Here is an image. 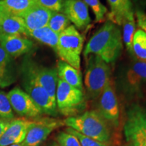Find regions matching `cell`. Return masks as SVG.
<instances>
[{
    "label": "cell",
    "instance_id": "cell-1",
    "mask_svg": "<svg viewBox=\"0 0 146 146\" xmlns=\"http://www.w3.org/2000/svg\"><path fill=\"white\" fill-rule=\"evenodd\" d=\"M123 36L119 26L107 21L89 40L83 56L96 55L108 64L114 62L123 51Z\"/></svg>",
    "mask_w": 146,
    "mask_h": 146
},
{
    "label": "cell",
    "instance_id": "cell-2",
    "mask_svg": "<svg viewBox=\"0 0 146 146\" xmlns=\"http://www.w3.org/2000/svg\"><path fill=\"white\" fill-rule=\"evenodd\" d=\"M64 125L87 137L108 144L111 139L110 125L97 110H89L64 120Z\"/></svg>",
    "mask_w": 146,
    "mask_h": 146
},
{
    "label": "cell",
    "instance_id": "cell-3",
    "mask_svg": "<svg viewBox=\"0 0 146 146\" xmlns=\"http://www.w3.org/2000/svg\"><path fill=\"white\" fill-rule=\"evenodd\" d=\"M85 86L87 96L96 100L111 80V69L109 64L96 55H89L87 58Z\"/></svg>",
    "mask_w": 146,
    "mask_h": 146
},
{
    "label": "cell",
    "instance_id": "cell-4",
    "mask_svg": "<svg viewBox=\"0 0 146 146\" xmlns=\"http://www.w3.org/2000/svg\"><path fill=\"white\" fill-rule=\"evenodd\" d=\"M56 102L58 112L67 118L82 114L87 106L84 91L60 78L56 89Z\"/></svg>",
    "mask_w": 146,
    "mask_h": 146
},
{
    "label": "cell",
    "instance_id": "cell-5",
    "mask_svg": "<svg viewBox=\"0 0 146 146\" xmlns=\"http://www.w3.org/2000/svg\"><path fill=\"white\" fill-rule=\"evenodd\" d=\"M83 43V36L74 25H71L59 35L56 52L61 60L80 70Z\"/></svg>",
    "mask_w": 146,
    "mask_h": 146
},
{
    "label": "cell",
    "instance_id": "cell-6",
    "mask_svg": "<svg viewBox=\"0 0 146 146\" xmlns=\"http://www.w3.org/2000/svg\"><path fill=\"white\" fill-rule=\"evenodd\" d=\"M124 133L129 146H146L145 108L139 104H133L129 108Z\"/></svg>",
    "mask_w": 146,
    "mask_h": 146
},
{
    "label": "cell",
    "instance_id": "cell-7",
    "mask_svg": "<svg viewBox=\"0 0 146 146\" xmlns=\"http://www.w3.org/2000/svg\"><path fill=\"white\" fill-rule=\"evenodd\" d=\"M21 74L22 85L25 91L32 98L43 114L52 117L57 116L58 112L56 102L50 98L24 64H22Z\"/></svg>",
    "mask_w": 146,
    "mask_h": 146
},
{
    "label": "cell",
    "instance_id": "cell-8",
    "mask_svg": "<svg viewBox=\"0 0 146 146\" xmlns=\"http://www.w3.org/2000/svg\"><path fill=\"white\" fill-rule=\"evenodd\" d=\"M64 125V120L54 117H40L31 120L25 141L26 146H41L55 129Z\"/></svg>",
    "mask_w": 146,
    "mask_h": 146
},
{
    "label": "cell",
    "instance_id": "cell-9",
    "mask_svg": "<svg viewBox=\"0 0 146 146\" xmlns=\"http://www.w3.org/2000/svg\"><path fill=\"white\" fill-rule=\"evenodd\" d=\"M98 99V112L111 127L120 125V110L118 98L112 79L108 83Z\"/></svg>",
    "mask_w": 146,
    "mask_h": 146
},
{
    "label": "cell",
    "instance_id": "cell-10",
    "mask_svg": "<svg viewBox=\"0 0 146 146\" xmlns=\"http://www.w3.org/2000/svg\"><path fill=\"white\" fill-rule=\"evenodd\" d=\"M23 64L26 66L38 83L47 91L50 98L56 102V93L58 81L56 68L38 64L29 57H26Z\"/></svg>",
    "mask_w": 146,
    "mask_h": 146
},
{
    "label": "cell",
    "instance_id": "cell-11",
    "mask_svg": "<svg viewBox=\"0 0 146 146\" xmlns=\"http://www.w3.org/2000/svg\"><path fill=\"white\" fill-rule=\"evenodd\" d=\"M11 106L16 114L25 118H36L43 112L32 98L19 87H16L7 94Z\"/></svg>",
    "mask_w": 146,
    "mask_h": 146
},
{
    "label": "cell",
    "instance_id": "cell-12",
    "mask_svg": "<svg viewBox=\"0 0 146 146\" xmlns=\"http://www.w3.org/2000/svg\"><path fill=\"white\" fill-rule=\"evenodd\" d=\"M62 13L78 30H85L90 25L88 6L83 0H64Z\"/></svg>",
    "mask_w": 146,
    "mask_h": 146
},
{
    "label": "cell",
    "instance_id": "cell-13",
    "mask_svg": "<svg viewBox=\"0 0 146 146\" xmlns=\"http://www.w3.org/2000/svg\"><path fill=\"white\" fill-rule=\"evenodd\" d=\"M30 123L31 120L27 118H18L10 121L0 137V146L23 143L26 137Z\"/></svg>",
    "mask_w": 146,
    "mask_h": 146
},
{
    "label": "cell",
    "instance_id": "cell-14",
    "mask_svg": "<svg viewBox=\"0 0 146 146\" xmlns=\"http://www.w3.org/2000/svg\"><path fill=\"white\" fill-rule=\"evenodd\" d=\"M0 45L14 59L28 54L34 47L31 40L22 35H0Z\"/></svg>",
    "mask_w": 146,
    "mask_h": 146
},
{
    "label": "cell",
    "instance_id": "cell-15",
    "mask_svg": "<svg viewBox=\"0 0 146 146\" xmlns=\"http://www.w3.org/2000/svg\"><path fill=\"white\" fill-rule=\"evenodd\" d=\"M52 11L35 3L21 17L23 18L28 31L47 27L52 14Z\"/></svg>",
    "mask_w": 146,
    "mask_h": 146
},
{
    "label": "cell",
    "instance_id": "cell-16",
    "mask_svg": "<svg viewBox=\"0 0 146 146\" xmlns=\"http://www.w3.org/2000/svg\"><path fill=\"white\" fill-rule=\"evenodd\" d=\"M17 74L14 58L0 45V87L5 88L15 83Z\"/></svg>",
    "mask_w": 146,
    "mask_h": 146
},
{
    "label": "cell",
    "instance_id": "cell-17",
    "mask_svg": "<svg viewBox=\"0 0 146 146\" xmlns=\"http://www.w3.org/2000/svg\"><path fill=\"white\" fill-rule=\"evenodd\" d=\"M123 83L129 91H137L146 81V62L137 60L126 72Z\"/></svg>",
    "mask_w": 146,
    "mask_h": 146
},
{
    "label": "cell",
    "instance_id": "cell-18",
    "mask_svg": "<svg viewBox=\"0 0 146 146\" xmlns=\"http://www.w3.org/2000/svg\"><path fill=\"white\" fill-rule=\"evenodd\" d=\"M58 78L68 83L71 86L83 91V79L80 70L76 69L62 60H58L57 68Z\"/></svg>",
    "mask_w": 146,
    "mask_h": 146
},
{
    "label": "cell",
    "instance_id": "cell-19",
    "mask_svg": "<svg viewBox=\"0 0 146 146\" xmlns=\"http://www.w3.org/2000/svg\"><path fill=\"white\" fill-rule=\"evenodd\" d=\"M27 30L23 18L20 16L8 14L0 23V35H25Z\"/></svg>",
    "mask_w": 146,
    "mask_h": 146
},
{
    "label": "cell",
    "instance_id": "cell-20",
    "mask_svg": "<svg viewBox=\"0 0 146 146\" xmlns=\"http://www.w3.org/2000/svg\"><path fill=\"white\" fill-rule=\"evenodd\" d=\"M110 6V12L108 14L109 21L122 26V24L127 16L133 13L132 4L127 3L126 0H108Z\"/></svg>",
    "mask_w": 146,
    "mask_h": 146
},
{
    "label": "cell",
    "instance_id": "cell-21",
    "mask_svg": "<svg viewBox=\"0 0 146 146\" xmlns=\"http://www.w3.org/2000/svg\"><path fill=\"white\" fill-rule=\"evenodd\" d=\"M27 36L33 38L40 43L52 47L55 52L56 51L59 35L53 31L48 27L29 31Z\"/></svg>",
    "mask_w": 146,
    "mask_h": 146
},
{
    "label": "cell",
    "instance_id": "cell-22",
    "mask_svg": "<svg viewBox=\"0 0 146 146\" xmlns=\"http://www.w3.org/2000/svg\"><path fill=\"white\" fill-rule=\"evenodd\" d=\"M122 26L123 28V34H122L123 41L125 43L128 52L131 55L133 58H135L133 52V39L136 31V23L134 13H131L126 16L122 24Z\"/></svg>",
    "mask_w": 146,
    "mask_h": 146
},
{
    "label": "cell",
    "instance_id": "cell-23",
    "mask_svg": "<svg viewBox=\"0 0 146 146\" xmlns=\"http://www.w3.org/2000/svg\"><path fill=\"white\" fill-rule=\"evenodd\" d=\"M2 1L7 13L20 17L35 3L34 0H2Z\"/></svg>",
    "mask_w": 146,
    "mask_h": 146
},
{
    "label": "cell",
    "instance_id": "cell-24",
    "mask_svg": "<svg viewBox=\"0 0 146 146\" xmlns=\"http://www.w3.org/2000/svg\"><path fill=\"white\" fill-rule=\"evenodd\" d=\"M133 52L137 60L146 62V33L140 29L135 31L133 36Z\"/></svg>",
    "mask_w": 146,
    "mask_h": 146
},
{
    "label": "cell",
    "instance_id": "cell-25",
    "mask_svg": "<svg viewBox=\"0 0 146 146\" xmlns=\"http://www.w3.org/2000/svg\"><path fill=\"white\" fill-rule=\"evenodd\" d=\"M70 25V21L62 12H52L47 27L60 35Z\"/></svg>",
    "mask_w": 146,
    "mask_h": 146
},
{
    "label": "cell",
    "instance_id": "cell-26",
    "mask_svg": "<svg viewBox=\"0 0 146 146\" xmlns=\"http://www.w3.org/2000/svg\"><path fill=\"white\" fill-rule=\"evenodd\" d=\"M13 119H14V111L8 95L0 90V120L11 121Z\"/></svg>",
    "mask_w": 146,
    "mask_h": 146
},
{
    "label": "cell",
    "instance_id": "cell-27",
    "mask_svg": "<svg viewBox=\"0 0 146 146\" xmlns=\"http://www.w3.org/2000/svg\"><path fill=\"white\" fill-rule=\"evenodd\" d=\"M87 6L92 9L95 15V19L97 23H100L104 20L108 10L100 0H83Z\"/></svg>",
    "mask_w": 146,
    "mask_h": 146
},
{
    "label": "cell",
    "instance_id": "cell-28",
    "mask_svg": "<svg viewBox=\"0 0 146 146\" xmlns=\"http://www.w3.org/2000/svg\"><path fill=\"white\" fill-rule=\"evenodd\" d=\"M56 142L60 146H81L74 135L66 131H60L56 135Z\"/></svg>",
    "mask_w": 146,
    "mask_h": 146
},
{
    "label": "cell",
    "instance_id": "cell-29",
    "mask_svg": "<svg viewBox=\"0 0 146 146\" xmlns=\"http://www.w3.org/2000/svg\"><path fill=\"white\" fill-rule=\"evenodd\" d=\"M65 131L66 132L71 133V134L74 135L77 137L81 146H108V145L106 143L97 141V140L94 139L87 137L83 135L81 133L77 132L76 131L71 129L70 127L66 129Z\"/></svg>",
    "mask_w": 146,
    "mask_h": 146
},
{
    "label": "cell",
    "instance_id": "cell-30",
    "mask_svg": "<svg viewBox=\"0 0 146 146\" xmlns=\"http://www.w3.org/2000/svg\"><path fill=\"white\" fill-rule=\"evenodd\" d=\"M35 3L53 12H62L64 0H34Z\"/></svg>",
    "mask_w": 146,
    "mask_h": 146
},
{
    "label": "cell",
    "instance_id": "cell-31",
    "mask_svg": "<svg viewBox=\"0 0 146 146\" xmlns=\"http://www.w3.org/2000/svg\"><path fill=\"white\" fill-rule=\"evenodd\" d=\"M137 23L141 30L146 33V14L143 11L137 10L135 13Z\"/></svg>",
    "mask_w": 146,
    "mask_h": 146
},
{
    "label": "cell",
    "instance_id": "cell-32",
    "mask_svg": "<svg viewBox=\"0 0 146 146\" xmlns=\"http://www.w3.org/2000/svg\"><path fill=\"white\" fill-rule=\"evenodd\" d=\"M10 123V121H6V120H0V137L2 135L3 133L4 132L5 129H6L7 126Z\"/></svg>",
    "mask_w": 146,
    "mask_h": 146
},
{
    "label": "cell",
    "instance_id": "cell-33",
    "mask_svg": "<svg viewBox=\"0 0 146 146\" xmlns=\"http://www.w3.org/2000/svg\"><path fill=\"white\" fill-rule=\"evenodd\" d=\"M0 12H3V13L8 14L6 12V11H5V10L4 6H3L2 0H1V1H0Z\"/></svg>",
    "mask_w": 146,
    "mask_h": 146
},
{
    "label": "cell",
    "instance_id": "cell-34",
    "mask_svg": "<svg viewBox=\"0 0 146 146\" xmlns=\"http://www.w3.org/2000/svg\"><path fill=\"white\" fill-rule=\"evenodd\" d=\"M8 14H6V13H3V12H0V23H1V21H2L3 18L5 17V16L8 15Z\"/></svg>",
    "mask_w": 146,
    "mask_h": 146
},
{
    "label": "cell",
    "instance_id": "cell-35",
    "mask_svg": "<svg viewBox=\"0 0 146 146\" xmlns=\"http://www.w3.org/2000/svg\"><path fill=\"white\" fill-rule=\"evenodd\" d=\"M47 146H60L56 141H52L47 145Z\"/></svg>",
    "mask_w": 146,
    "mask_h": 146
},
{
    "label": "cell",
    "instance_id": "cell-36",
    "mask_svg": "<svg viewBox=\"0 0 146 146\" xmlns=\"http://www.w3.org/2000/svg\"><path fill=\"white\" fill-rule=\"evenodd\" d=\"M9 146H26V145H25L23 143H18V144H14V145H9Z\"/></svg>",
    "mask_w": 146,
    "mask_h": 146
},
{
    "label": "cell",
    "instance_id": "cell-37",
    "mask_svg": "<svg viewBox=\"0 0 146 146\" xmlns=\"http://www.w3.org/2000/svg\"><path fill=\"white\" fill-rule=\"evenodd\" d=\"M126 1H127V3H130V4H132V3H131V0H126Z\"/></svg>",
    "mask_w": 146,
    "mask_h": 146
},
{
    "label": "cell",
    "instance_id": "cell-38",
    "mask_svg": "<svg viewBox=\"0 0 146 146\" xmlns=\"http://www.w3.org/2000/svg\"><path fill=\"white\" fill-rule=\"evenodd\" d=\"M123 146H129V145H128V144H127V145H123Z\"/></svg>",
    "mask_w": 146,
    "mask_h": 146
},
{
    "label": "cell",
    "instance_id": "cell-39",
    "mask_svg": "<svg viewBox=\"0 0 146 146\" xmlns=\"http://www.w3.org/2000/svg\"><path fill=\"white\" fill-rule=\"evenodd\" d=\"M0 1H1V0H0Z\"/></svg>",
    "mask_w": 146,
    "mask_h": 146
}]
</instances>
